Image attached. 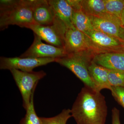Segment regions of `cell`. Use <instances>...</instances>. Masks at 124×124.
<instances>
[{
  "mask_svg": "<svg viewBox=\"0 0 124 124\" xmlns=\"http://www.w3.org/2000/svg\"><path fill=\"white\" fill-rule=\"evenodd\" d=\"M71 111L77 124H105L107 107L105 97L100 92L85 86Z\"/></svg>",
  "mask_w": 124,
  "mask_h": 124,
  "instance_id": "obj_1",
  "label": "cell"
},
{
  "mask_svg": "<svg viewBox=\"0 0 124 124\" xmlns=\"http://www.w3.org/2000/svg\"><path fill=\"white\" fill-rule=\"evenodd\" d=\"M10 5L0 8V29L10 25L25 27L36 23L33 20L31 0H15Z\"/></svg>",
  "mask_w": 124,
  "mask_h": 124,
  "instance_id": "obj_2",
  "label": "cell"
},
{
  "mask_svg": "<svg viewBox=\"0 0 124 124\" xmlns=\"http://www.w3.org/2000/svg\"><path fill=\"white\" fill-rule=\"evenodd\" d=\"M92 57L98 54L110 52H124V42L114 37L93 29L84 32Z\"/></svg>",
  "mask_w": 124,
  "mask_h": 124,
  "instance_id": "obj_3",
  "label": "cell"
},
{
  "mask_svg": "<svg viewBox=\"0 0 124 124\" xmlns=\"http://www.w3.org/2000/svg\"><path fill=\"white\" fill-rule=\"evenodd\" d=\"M10 71L22 97L23 107L26 110L38 82L46 73L43 70L25 72L12 69Z\"/></svg>",
  "mask_w": 124,
  "mask_h": 124,
  "instance_id": "obj_4",
  "label": "cell"
},
{
  "mask_svg": "<svg viewBox=\"0 0 124 124\" xmlns=\"http://www.w3.org/2000/svg\"><path fill=\"white\" fill-rule=\"evenodd\" d=\"M91 60L84 55L70 54L63 57L56 59L55 62L71 71L84 83L85 86L95 91L94 84L88 69L89 62Z\"/></svg>",
  "mask_w": 124,
  "mask_h": 124,
  "instance_id": "obj_5",
  "label": "cell"
},
{
  "mask_svg": "<svg viewBox=\"0 0 124 124\" xmlns=\"http://www.w3.org/2000/svg\"><path fill=\"white\" fill-rule=\"evenodd\" d=\"M56 59L52 58L0 57V69L1 70L16 69L25 72L33 71L37 67L45 66L55 62Z\"/></svg>",
  "mask_w": 124,
  "mask_h": 124,
  "instance_id": "obj_6",
  "label": "cell"
},
{
  "mask_svg": "<svg viewBox=\"0 0 124 124\" xmlns=\"http://www.w3.org/2000/svg\"><path fill=\"white\" fill-rule=\"evenodd\" d=\"M67 55V54L63 48L44 44L40 37L34 34V40L32 44L20 57L57 59L63 57Z\"/></svg>",
  "mask_w": 124,
  "mask_h": 124,
  "instance_id": "obj_7",
  "label": "cell"
},
{
  "mask_svg": "<svg viewBox=\"0 0 124 124\" xmlns=\"http://www.w3.org/2000/svg\"><path fill=\"white\" fill-rule=\"evenodd\" d=\"M26 28L50 45L64 48V35L66 31L57 24L42 26L35 23L28 25Z\"/></svg>",
  "mask_w": 124,
  "mask_h": 124,
  "instance_id": "obj_8",
  "label": "cell"
},
{
  "mask_svg": "<svg viewBox=\"0 0 124 124\" xmlns=\"http://www.w3.org/2000/svg\"><path fill=\"white\" fill-rule=\"evenodd\" d=\"M64 49L67 54H78L86 57L85 54L89 53V48L84 33L75 27L67 29L64 35Z\"/></svg>",
  "mask_w": 124,
  "mask_h": 124,
  "instance_id": "obj_9",
  "label": "cell"
},
{
  "mask_svg": "<svg viewBox=\"0 0 124 124\" xmlns=\"http://www.w3.org/2000/svg\"><path fill=\"white\" fill-rule=\"evenodd\" d=\"M33 20L36 24L42 26L53 25L55 14L47 0H31Z\"/></svg>",
  "mask_w": 124,
  "mask_h": 124,
  "instance_id": "obj_10",
  "label": "cell"
},
{
  "mask_svg": "<svg viewBox=\"0 0 124 124\" xmlns=\"http://www.w3.org/2000/svg\"><path fill=\"white\" fill-rule=\"evenodd\" d=\"M91 61L111 70L124 73V52H110L94 55Z\"/></svg>",
  "mask_w": 124,
  "mask_h": 124,
  "instance_id": "obj_11",
  "label": "cell"
},
{
  "mask_svg": "<svg viewBox=\"0 0 124 124\" xmlns=\"http://www.w3.org/2000/svg\"><path fill=\"white\" fill-rule=\"evenodd\" d=\"M53 8L55 20L67 29L74 27L72 21V8L67 0H48Z\"/></svg>",
  "mask_w": 124,
  "mask_h": 124,
  "instance_id": "obj_12",
  "label": "cell"
},
{
  "mask_svg": "<svg viewBox=\"0 0 124 124\" xmlns=\"http://www.w3.org/2000/svg\"><path fill=\"white\" fill-rule=\"evenodd\" d=\"M88 69L94 84L95 91L100 92L102 90L105 89L111 91L112 87L108 80V69L96 64L91 60L89 62Z\"/></svg>",
  "mask_w": 124,
  "mask_h": 124,
  "instance_id": "obj_13",
  "label": "cell"
},
{
  "mask_svg": "<svg viewBox=\"0 0 124 124\" xmlns=\"http://www.w3.org/2000/svg\"><path fill=\"white\" fill-rule=\"evenodd\" d=\"M93 29L109 35L119 38L120 28L122 25L107 19L89 16Z\"/></svg>",
  "mask_w": 124,
  "mask_h": 124,
  "instance_id": "obj_14",
  "label": "cell"
},
{
  "mask_svg": "<svg viewBox=\"0 0 124 124\" xmlns=\"http://www.w3.org/2000/svg\"><path fill=\"white\" fill-rule=\"evenodd\" d=\"M80 9L88 16L99 17L107 12L104 0H80Z\"/></svg>",
  "mask_w": 124,
  "mask_h": 124,
  "instance_id": "obj_15",
  "label": "cell"
},
{
  "mask_svg": "<svg viewBox=\"0 0 124 124\" xmlns=\"http://www.w3.org/2000/svg\"><path fill=\"white\" fill-rule=\"evenodd\" d=\"M72 21L73 26L83 33L93 29L89 17L81 9H72Z\"/></svg>",
  "mask_w": 124,
  "mask_h": 124,
  "instance_id": "obj_16",
  "label": "cell"
},
{
  "mask_svg": "<svg viewBox=\"0 0 124 124\" xmlns=\"http://www.w3.org/2000/svg\"><path fill=\"white\" fill-rule=\"evenodd\" d=\"M34 94L32 96L31 102L27 109L26 115L20 121V124H42L40 117H38L36 113L34 102Z\"/></svg>",
  "mask_w": 124,
  "mask_h": 124,
  "instance_id": "obj_17",
  "label": "cell"
},
{
  "mask_svg": "<svg viewBox=\"0 0 124 124\" xmlns=\"http://www.w3.org/2000/svg\"><path fill=\"white\" fill-rule=\"evenodd\" d=\"M72 116L71 110L64 109L57 115L51 117H40L42 124H66Z\"/></svg>",
  "mask_w": 124,
  "mask_h": 124,
  "instance_id": "obj_18",
  "label": "cell"
},
{
  "mask_svg": "<svg viewBox=\"0 0 124 124\" xmlns=\"http://www.w3.org/2000/svg\"><path fill=\"white\" fill-rule=\"evenodd\" d=\"M106 11L121 20L124 7V0H104Z\"/></svg>",
  "mask_w": 124,
  "mask_h": 124,
  "instance_id": "obj_19",
  "label": "cell"
},
{
  "mask_svg": "<svg viewBox=\"0 0 124 124\" xmlns=\"http://www.w3.org/2000/svg\"><path fill=\"white\" fill-rule=\"evenodd\" d=\"M108 80L111 87H124V73L123 72L109 70Z\"/></svg>",
  "mask_w": 124,
  "mask_h": 124,
  "instance_id": "obj_20",
  "label": "cell"
},
{
  "mask_svg": "<svg viewBox=\"0 0 124 124\" xmlns=\"http://www.w3.org/2000/svg\"><path fill=\"white\" fill-rule=\"evenodd\" d=\"M111 91L116 101L124 108V87H112Z\"/></svg>",
  "mask_w": 124,
  "mask_h": 124,
  "instance_id": "obj_21",
  "label": "cell"
},
{
  "mask_svg": "<svg viewBox=\"0 0 124 124\" xmlns=\"http://www.w3.org/2000/svg\"><path fill=\"white\" fill-rule=\"evenodd\" d=\"M112 124H121L119 110L115 107L112 110Z\"/></svg>",
  "mask_w": 124,
  "mask_h": 124,
  "instance_id": "obj_22",
  "label": "cell"
},
{
  "mask_svg": "<svg viewBox=\"0 0 124 124\" xmlns=\"http://www.w3.org/2000/svg\"><path fill=\"white\" fill-rule=\"evenodd\" d=\"M119 38L124 42V25L121 27L119 34Z\"/></svg>",
  "mask_w": 124,
  "mask_h": 124,
  "instance_id": "obj_23",
  "label": "cell"
},
{
  "mask_svg": "<svg viewBox=\"0 0 124 124\" xmlns=\"http://www.w3.org/2000/svg\"><path fill=\"white\" fill-rule=\"evenodd\" d=\"M121 23H122V26L124 25V7L123 9V11L122 12V14H121Z\"/></svg>",
  "mask_w": 124,
  "mask_h": 124,
  "instance_id": "obj_24",
  "label": "cell"
}]
</instances>
